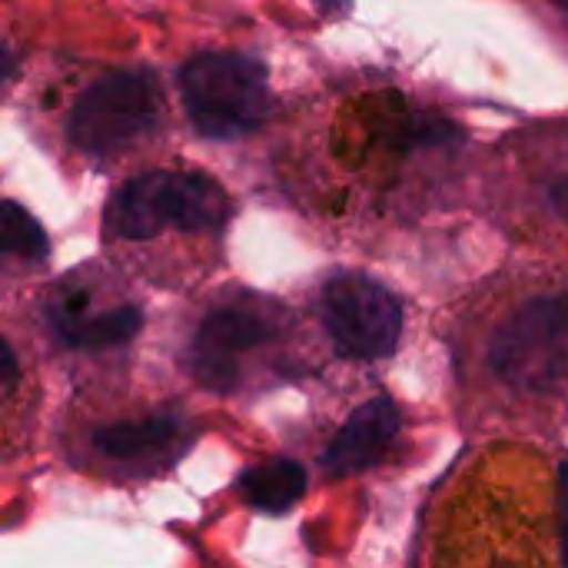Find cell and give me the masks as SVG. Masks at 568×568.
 Returning a JSON list of instances; mask_svg holds the SVG:
<instances>
[{
    "label": "cell",
    "instance_id": "obj_12",
    "mask_svg": "<svg viewBox=\"0 0 568 568\" xmlns=\"http://www.w3.org/2000/svg\"><path fill=\"white\" fill-rule=\"evenodd\" d=\"M559 532H562V562L568 566V463L559 466Z\"/></svg>",
    "mask_w": 568,
    "mask_h": 568
},
{
    "label": "cell",
    "instance_id": "obj_7",
    "mask_svg": "<svg viewBox=\"0 0 568 568\" xmlns=\"http://www.w3.org/2000/svg\"><path fill=\"white\" fill-rule=\"evenodd\" d=\"M97 303L100 296L93 286H87L77 276L63 280L47 296L43 306L53 336L70 349L97 353V349L123 346L140 333L143 310L136 303H110V306H97Z\"/></svg>",
    "mask_w": 568,
    "mask_h": 568
},
{
    "label": "cell",
    "instance_id": "obj_3",
    "mask_svg": "<svg viewBox=\"0 0 568 568\" xmlns=\"http://www.w3.org/2000/svg\"><path fill=\"white\" fill-rule=\"evenodd\" d=\"M180 90L190 123L210 140H240L270 116V73L246 53H200L183 63Z\"/></svg>",
    "mask_w": 568,
    "mask_h": 568
},
{
    "label": "cell",
    "instance_id": "obj_6",
    "mask_svg": "<svg viewBox=\"0 0 568 568\" xmlns=\"http://www.w3.org/2000/svg\"><path fill=\"white\" fill-rule=\"evenodd\" d=\"M320 316L333 343L353 359H386L403 336L399 300L366 273H336L323 283Z\"/></svg>",
    "mask_w": 568,
    "mask_h": 568
},
{
    "label": "cell",
    "instance_id": "obj_4",
    "mask_svg": "<svg viewBox=\"0 0 568 568\" xmlns=\"http://www.w3.org/2000/svg\"><path fill=\"white\" fill-rule=\"evenodd\" d=\"M163 90L150 70H113L90 83L70 110L67 136L80 153L113 156L163 123Z\"/></svg>",
    "mask_w": 568,
    "mask_h": 568
},
{
    "label": "cell",
    "instance_id": "obj_5",
    "mask_svg": "<svg viewBox=\"0 0 568 568\" xmlns=\"http://www.w3.org/2000/svg\"><path fill=\"white\" fill-rule=\"evenodd\" d=\"M283 329L280 310L263 296H236L213 306L196 326L186 353L193 379L206 389L230 393L243 379V366L253 353L266 349Z\"/></svg>",
    "mask_w": 568,
    "mask_h": 568
},
{
    "label": "cell",
    "instance_id": "obj_2",
    "mask_svg": "<svg viewBox=\"0 0 568 568\" xmlns=\"http://www.w3.org/2000/svg\"><path fill=\"white\" fill-rule=\"evenodd\" d=\"M489 369L526 396H552L568 386V293L519 303L489 339Z\"/></svg>",
    "mask_w": 568,
    "mask_h": 568
},
{
    "label": "cell",
    "instance_id": "obj_13",
    "mask_svg": "<svg viewBox=\"0 0 568 568\" xmlns=\"http://www.w3.org/2000/svg\"><path fill=\"white\" fill-rule=\"evenodd\" d=\"M549 206L556 210L559 220H566L568 223V173L566 176H559V180L549 186Z\"/></svg>",
    "mask_w": 568,
    "mask_h": 568
},
{
    "label": "cell",
    "instance_id": "obj_8",
    "mask_svg": "<svg viewBox=\"0 0 568 568\" xmlns=\"http://www.w3.org/2000/svg\"><path fill=\"white\" fill-rule=\"evenodd\" d=\"M190 426L176 413H146L103 423L90 433V449L100 463H110L133 476H153L176 463L190 446Z\"/></svg>",
    "mask_w": 568,
    "mask_h": 568
},
{
    "label": "cell",
    "instance_id": "obj_10",
    "mask_svg": "<svg viewBox=\"0 0 568 568\" xmlns=\"http://www.w3.org/2000/svg\"><path fill=\"white\" fill-rule=\"evenodd\" d=\"M236 489L250 506H256L270 516H280L303 499L306 469L293 459H270V463L243 469L236 479Z\"/></svg>",
    "mask_w": 568,
    "mask_h": 568
},
{
    "label": "cell",
    "instance_id": "obj_9",
    "mask_svg": "<svg viewBox=\"0 0 568 568\" xmlns=\"http://www.w3.org/2000/svg\"><path fill=\"white\" fill-rule=\"evenodd\" d=\"M399 436V409L389 396L363 403L339 436L323 453V469L329 476H353L376 466Z\"/></svg>",
    "mask_w": 568,
    "mask_h": 568
},
{
    "label": "cell",
    "instance_id": "obj_14",
    "mask_svg": "<svg viewBox=\"0 0 568 568\" xmlns=\"http://www.w3.org/2000/svg\"><path fill=\"white\" fill-rule=\"evenodd\" d=\"M559 3H562V7H566V10H568V0H559Z\"/></svg>",
    "mask_w": 568,
    "mask_h": 568
},
{
    "label": "cell",
    "instance_id": "obj_11",
    "mask_svg": "<svg viewBox=\"0 0 568 568\" xmlns=\"http://www.w3.org/2000/svg\"><path fill=\"white\" fill-rule=\"evenodd\" d=\"M0 246L7 256L43 260L50 250V240H47L43 226L17 200H3V240H0Z\"/></svg>",
    "mask_w": 568,
    "mask_h": 568
},
{
    "label": "cell",
    "instance_id": "obj_1",
    "mask_svg": "<svg viewBox=\"0 0 568 568\" xmlns=\"http://www.w3.org/2000/svg\"><path fill=\"white\" fill-rule=\"evenodd\" d=\"M230 216L226 190L200 170H150L126 180L103 210V236L146 243L163 233H220Z\"/></svg>",
    "mask_w": 568,
    "mask_h": 568
}]
</instances>
